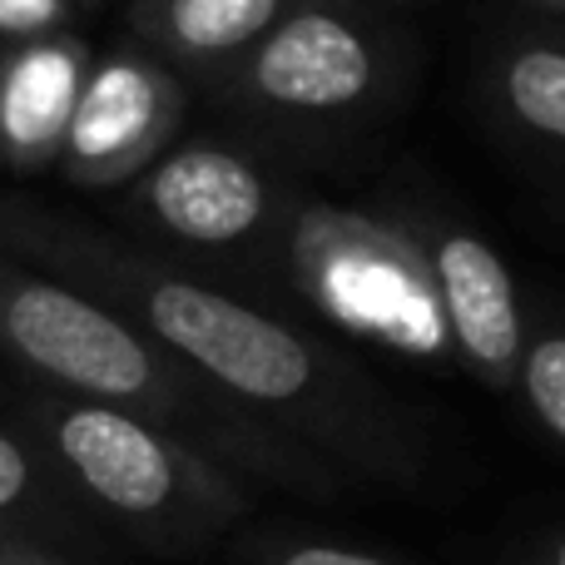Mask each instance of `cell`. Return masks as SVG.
I'll return each instance as SVG.
<instances>
[{"label":"cell","mask_w":565,"mask_h":565,"mask_svg":"<svg viewBox=\"0 0 565 565\" xmlns=\"http://www.w3.org/2000/svg\"><path fill=\"white\" fill-rule=\"evenodd\" d=\"M318 282L348 322L407 352H441L451 342L437 268L417 244L362 218H322Z\"/></svg>","instance_id":"obj_1"},{"label":"cell","mask_w":565,"mask_h":565,"mask_svg":"<svg viewBox=\"0 0 565 565\" xmlns=\"http://www.w3.org/2000/svg\"><path fill=\"white\" fill-rule=\"evenodd\" d=\"M149 322L169 348L254 402L302 397L318 372L298 332L194 282H159L149 292Z\"/></svg>","instance_id":"obj_2"},{"label":"cell","mask_w":565,"mask_h":565,"mask_svg":"<svg viewBox=\"0 0 565 565\" xmlns=\"http://www.w3.org/2000/svg\"><path fill=\"white\" fill-rule=\"evenodd\" d=\"M6 332L35 367L99 397H135L149 387V372H154L149 352L125 322L55 282H25L10 292Z\"/></svg>","instance_id":"obj_3"},{"label":"cell","mask_w":565,"mask_h":565,"mask_svg":"<svg viewBox=\"0 0 565 565\" xmlns=\"http://www.w3.org/2000/svg\"><path fill=\"white\" fill-rule=\"evenodd\" d=\"M248 85L282 109H348L377 85V50L367 30L328 6H302L282 15L254 45Z\"/></svg>","instance_id":"obj_4"},{"label":"cell","mask_w":565,"mask_h":565,"mask_svg":"<svg viewBox=\"0 0 565 565\" xmlns=\"http://www.w3.org/2000/svg\"><path fill=\"white\" fill-rule=\"evenodd\" d=\"M431 268H437V292L451 342L467 358V367L491 387H516L526 332H521L516 282H511L501 254L487 238L447 228L431 244Z\"/></svg>","instance_id":"obj_5"},{"label":"cell","mask_w":565,"mask_h":565,"mask_svg":"<svg viewBox=\"0 0 565 565\" xmlns=\"http://www.w3.org/2000/svg\"><path fill=\"white\" fill-rule=\"evenodd\" d=\"M179 109L174 79L139 55H109L95 65L79 89L75 119L65 129V154L79 174L109 179L139 164L169 129Z\"/></svg>","instance_id":"obj_6"},{"label":"cell","mask_w":565,"mask_h":565,"mask_svg":"<svg viewBox=\"0 0 565 565\" xmlns=\"http://www.w3.org/2000/svg\"><path fill=\"white\" fill-rule=\"evenodd\" d=\"M149 204H154L159 224L174 228L189 244H234L258 228L268 189L248 159L214 145H189L154 169Z\"/></svg>","instance_id":"obj_7"},{"label":"cell","mask_w":565,"mask_h":565,"mask_svg":"<svg viewBox=\"0 0 565 565\" xmlns=\"http://www.w3.org/2000/svg\"><path fill=\"white\" fill-rule=\"evenodd\" d=\"M60 451L75 461L99 501L115 511H154L174 491V461L135 417L109 407H79L60 427Z\"/></svg>","instance_id":"obj_8"},{"label":"cell","mask_w":565,"mask_h":565,"mask_svg":"<svg viewBox=\"0 0 565 565\" xmlns=\"http://www.w3.org/2000/svg\"><path fill=\"white\" fill-rule=\"evenodd\" d=\"M85 75V45L65 35H35L6 60V70H0V139L10 154L40 159L55 145H65Z\"/></svg>","instance_id":"obj_9"},{"label":"cell","mask_w":565,"mask_h":565,"mask_svg":"<svg viewBox=\"0 0 565 565\" xmlns=\"http://www.w3.org/2000/svg\"><path fill=\"white\" fill-rule=\"evenodd\" d=\"M288 0H149V30L184 60H224L278 25Z\"/></svg>","instance_id":"obj_10"},{"label":"cell","mask_w":565,"mask_h":565,"mask_svg":"<svg viewBox=\"0 0 565 565\" xmlns=\"http://www.w3.org/2000/svg\"><path fill=\"white\" fill-rule=\"evenodd\" d=\"M497 95L521 129L565 145V50L516 45L497 65Z\"/></svg>","instance_id":"obj_11"},{"label":"cell","mask_w":565,"mask_h":565,"mask_svg":"<svg viewBox=\"0 0 565 565\" xmlns=\"http://www.w3.org/2000/svg\"><path fill=\"white\" fill-rule=\"evenodd\" d=\"M516 387L526 392L536 422L565 447V332H546L526 348L521 358V377Z\"/></svg>","instance_id":"obj_12"},{"label":"cell","mask_w":565,"mask_h":565,"mask_svg":"<svg viewBox=\"0 0 565 565\" xmlns=\"http://www.w3.org/2000/svg\"><path fill=\"white\" fill-rule=\"evenodd\" d=\"M65 15V0H0V35H50Z\"/></svg>","instance_id":"obj_13"},{"label":"cell","mask_w":565,"mask_h":565,"mask_svg":"<svg viewBox=\"0 0 565 565\" xmlns=\"http://www.w3.org/2000/svg\"><path fill=\"white\" fill-rule=\"evenodd\" d=\"M25 477H30V467L20 457V447L10 437H0V507H10L25 491Z\"/></svg>","instance_id":"obj_14"},{"label":"cell","mask_w":565,"mask_h":565,"mask_svg":"<svg viewBox=\"0 0 565 565\" xmlns=\"http://www.w3.org/2000/svg\"><path fill=\"white\" fill-rule=\"evenodd\" d=\"M282 565H387V561L362 556V551H338V546H302Z\"/></svg>","instance_id":"obj_15"},{"label":"cell","mask_w":565,"mask_h":565,"mask_svg":"<svg viewBox=\"0 0 565 565\" xmlns=\"http://www.w3.org/2000/svg\"><path fill=\"white\" fill-rule=\"evenodd\" d=\"M546 565H565V536H561V541H556V546H551V551H546Z\"/></svg>","instance_id":"obj_16"},{"label":"cell","mask_w":565,"mask_h":565,"mask_svg":"<svg viewBox=\"0 0 565 565\" xmlns=\"http://www.w3.org/2000/svg\"><path fill=\"white\" fill-rule=\"evenodd\" d=\"M546 6H565V0H546Z\"/></svg>","instance_id":"obj_17"}]
</instances>
